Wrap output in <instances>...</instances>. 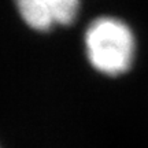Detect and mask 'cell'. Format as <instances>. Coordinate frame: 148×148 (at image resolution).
I'll return each mask as SVG.
<instances>
[{"mask_svg":"<svg viewBox=\"0 0 148 148\" xmlns=\"http://www.w3.org/2000/svg\"><path fill=\"white\" fill-rule=\"evenodd\" d=\"M85 51L90 64L97 71L118 75L130 69L136 41L125 22L112 16H100L85 32Z\"/></svg>","mask_w":148,"mask_h":148,"instance_id":"obj_1","label":"cell"},{"mask_svg":"<svg viewBox=\"0 0 148 148\" xmlns=\"http://www.w3.org/2000/svg\"><path fill=\"white\" fill-rule=\"evenodd\" d=\"M15 4L26 25L38 32L73 23L79 10V0H15Z\"/></svg>","mask_w":148,"mask_h":148,"instance_id":"obj_2","label":"cell"}]
</instances>
